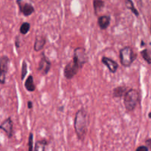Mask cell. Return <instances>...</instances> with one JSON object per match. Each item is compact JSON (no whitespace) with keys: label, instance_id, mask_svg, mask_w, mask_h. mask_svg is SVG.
Segmentation results:
<instances>
[{"label":"cell","instance_id":"cell-1","mask_svg":"<svg viewBox=\"0 0 151 151\" xmlns=\"http://www.w3.org/2000/svg\"><path fill=\"white\" fill-rule=\"evenodd\" d=\"M88 113L83 108L76 112L74 120V128L79 140L83 141L87 134Z\"/></svg>","mask_w":151,"mask_h":151},{"label":"cell","instance_id":"cell-2","mask_svg":"<svg viewBox=\"0 0 151 151\" xmlns=\"http://www.w3.org/2000/svg\"><path fill=\"white\" fill-rule=\"evenodd\" d=\"M140 103V94L136 89H130L124 96V105L126 110L131 112Z\"/></svg>","mask_w":151,"mask_h":151},{"label":"cell","instance_id":"cell-3","mask_svg":"<svg viewBox=\"0 0 151 151\" xmlns=\"http://www.w3.org/2000/svg\"><path fill=\"white\" fill-rule=\"evenodd\" d=\"M137 58V54L134 53L131 46H125L119 51V60L123 66L129 67Z\"/></svg>","mask_w":151,"mask_h":151},{"label":"cell","instance_id":"cell-4","mask_svg":"<svg viewBox=\"0 0 151 151\" xmlns=\"http://www.w3.org/2000/svg\"><path fill=\"white\" fill-rule=\"evenodd\" d=\"M82 69V67L77 64L75 60H74L72 59V61L69 62V63L66 65L65 68H64V77H65L67 80L72 79V78L78 73L80 69Z\"/></svg>","mask_w":151,"mask_h":151},{"label":"cell","instance_id":"cell-5","mask_svg":"<svg viewBox=\"0 0 151 151\" xmlns=\"http://www.w3.org/2000/svg\"><path fill=\"white\" fill-rule=\"evenodd\" d=\"M10 62V58L6 55H3L0 58V84L5 83Z\"/></svg>","mask_w":151,"mask_h":151},{"label":"cell","instance_id":"cell-6","mask_svg":"<svg viewBox=\"0 0 151 151\" xmlns=\"http://www.w3.org/2000/svg\"><path fill=\"white\" fill-rule=\"evenodd\" d=\"M73 60H75L77 64L83 68V66L87 63L88 60H89L86 50L83 47H77L76 49H74Z\"/></svg>","mask_w":151,"mask_h":151},{"label":"cell","instance_id":"cell-7","mask_svg":"<svg viewBox=\"0 0 151 151\" xmlns=\"http://www.w3.org/2000/svg\"><path fill=\"white\" fill-rule=\"evenodd\" d=\"M51 62L49 60L48 58L45 55L44 52H43L42 55H41V58L39 61V64H38V71L42 75L45 76L48 74L50 69H51Z\"/></svg>","mask_w":151,"mask_h":151},{"label":"cell","instance_id":"cell-8","mask_svg":"<svg viewBox=\"0 0 151 151\" xmlns=\"http://www.w3.org/2000/svg\"><path fill=\"white\" fill-rule=\"evenodd\" d=\"M0 129L7 134L8 139H11L13 136V122L11 117H7L0 124Z\"/></svg>","mask_w":151,"mask_h":151},{"label":"cell","instance_id":"cell-9","mask_svg":"<svg viewBox=\"0 0 151 151\" xmlns=\"http://www.w3.org/2000/svg\"><path fill=\"white\" fill-rule=\"evenodd\" d=\"M16 4L19 6L20 12L24 16H30L35 12V8L33 5L28 2H24L23 1H16Z\"/></svg>","mask_w":151,"mask_h":151},{"label":"cell","instance_id":"cell-10","mask_svg":"<svg viewBox=\"0 0 151 151\" xmlns=\"http://www.w3.org/2000/svg\"><path fill=\"white\" fill-rule=\"evenodd\" d=\"M101 61L108 68V70L110 71V72L113 73V74L117 72L119 65L115 60H112V59L109 58L108 57H103Z\"/></svg>","mask_w":151,"mask_h":151},{"label":"cell","instance_id":"cell-11","mask_svg":"<svg viewBox=\"0 0 151 151\" xmlns=\"http://www.w3.org/2000/svg\"><path fill=\"white\" fill-rule=\"evenodd\" d=\"M111 23V17L109 15H103L99 16L97 19L98 26L101 30H106Z\"/></svg>","mask_w":151,"mask_h":151},{"label":"cell","instance_id":"cell-12","mask_svg":"<svg viewBox=\"0 0 151 151\" xmlns=\"http://www.w3.org/2000/svg\"><path fill=\"white\" fill-rule=\"evenodd\" d=\"M46 43V39L43 36H37L36 37L33 48L36 52L41 51Z\"/></svg>","mask_w":151,"mask_h":151},{"label":"cell","instance_id":"cell-13","mask_svg":"<svg viewBox=\"0 0 151 151\" xmlns=\"http://www.w3.org/2000/svg\"><path fill=\"white\" fill-rule=\"evenodd\" d=\"M128 91V88L124 86H119L115 87L112 91V95L113 97L115 98H121L126 94V92Z\"/></svg>","mask_w":151,"mask_h":151},{"label":"cell","instance_id":"cell-14","mask_svg":"<svg viewBox=\"0 0 151 151\" xmlns=\"http://www.w3.org/2000/svg\"><path fill=\"white\" fill-rule=\"evenodd\" d=\"M24 87L30 92H33L36 90V85L34 84V80L32 75H29L24 83Z\"/></svg>","mask_w":151,"mask_h":151},{"label":"cell","instance_id":"cell-15","mask_svg":"<svg viewBox=\"0 0 151 151\" xmlns=\"http://www.w3.org/2000/svg\"><path fill=\"white\" fill-rule=\"evenodd\" d=\"M105 2L102 0H94L93 1V7L95 10V13L96 15H97L98 13L100 12L104 7H105Z\"/></svg>","mask_w":151,"mask_h":151},{"label":"cell","instance_id":"cell-16","mask_svg":"<svg viewBox=\"0 0 151 151\" xmlns=\"http://www.w3.org/2000/svg\"><path fill=\"white\" fill-rule=\"evenodd\" d=\"M47 144H48V142L46 141V139L38 140L35 144V148L33 151H45Z\"/></svg>","mask_w":151,"mask_h":151},{"label":"cell","instance_id":"cell-17","mask_svg":"<svg viewBox=\"0 0 151 151\" xmlns=\"http://www.w3.org/2000/svg\"><path fill=\"white\" fill-rule=\"evenodd\" d=\"M125 4H126V7H127L128 9L131 10V12L134 14V15H136V16H139V13L137 9L134 6V3L133 1L131 0H126L125 1Z\"/></svg>","mask_w":151,"mask_h":151},{"label":"cell","instance_id":"cell-18","mask_svg":"<svg viewBox=\"0 0 151 151\" xmlns=\"http://www.w3.org/2000/svg\"><path fill=\"white\" fill-rule=\"evenodd\" d=\"M30 30V24L29 22H23L20 27V33L23 36L27 35Z\"/></svg>","mask_w":151,"mask_h":151},{"label":"cell","instance_id":"cell-19","mask_svg":"<svg viewBox=\"0 0 151 151\" xmlns=\"http://www.w3.org/2000/svg\"><path fill=\"white\" fill-rule=\"evenodd\" d=\"M140 53H141V55L143 58V59H144L148 64H151V56L150 55L148 50H147V49H144L142 51H141Z\"/></svg>","mask_w":151,"mask_h":151},{"label":"cell","instance_id":"cell-20","mask_svg":"<svg viewBox=\"0 0 151 151\" xmlns=\"http://www.w3.org/2000/svg\"><path fill=\"white\" fill-rule=\"evenodd\" d=\"M28 74V64L25 60H23L22 66H21V81L25 78L26 75Z\"/></svg>","mask_w":151,"mask_h":151},{"label":"cell","instance_id":"cell-21","mask_svg":"<svg viewBox=\"0 0 151 151\" xmlns=\"http://www.w3.org/2000/svg\"><path fill=\"white\" fill-rule=\"evenodd\" d=\"M34 150L33 147V134L32 132L30 133L29 138H28V151Z\"/></svg>","mask_w":151,"mask_h":151},{"label":"cell","instance_id":"cell-22","mask_svg":"<svg viewBox=\"0 0 151 151\" xmlns=\"http://www.w3.org/2000/svg\"><path fill=\"white\" fill-rule=\"evenodd\" d=\"M135 151H149L148 147L144 146V145H142V146H139L136 148V150Z\"/></svg>","mask_w":151,"mask_h":151},{"label":"cell","instance_id":"cell-23","mask_svg":"<svg viewBox=\"0 0 151 151\" xmlns=\"http://www.w3.org/2000/svg\"><path fill=\"white\" fill-rule=\"evenodd\" d=\"M145 144H146V146L148 147V150L150 151H151V138L150 139H147L146 141H145Z\"/></svg>","mask_w":151,"mask_h":151},{"label":"cell","instance_id":"cell-24","mask_svg":"<svg viewBox=\"0 0 151 151\" xmlns=\"http://www.w3.org/2000/svg\"><path fill=\"white\" fill-rule=\"evenodd\" d=\"M19 42H20V41H19V36H16V37H15V46L17 49L20 47Z\"/></svg>","mask_w":151,"mask_h":151},{"label":"cell","instance_id":"cell-25","mask_svg":"<svg viewBox=\"0 0 151 151\" xmlns=\"http://www.w3.org/2000/svg\"><path fill=\"white\" fill-rule=\"evenodd\" d=\"M33 102L29 100V101L28 102V108H29V109H32V108H33Z\"/></svg>","mask_w":151,"mask_h":151},{"label":"cell","instance_id":"cell-26","mask_svg":"<svg viewBox=\"0 0 151 151\" xmlns=\"http://www.w3.org/2000/svg\"><path fill=\"white\" fill-rule=\"evenodd\" d=\"M148 117H149L150 119H151V112L149 113V114H148Z\"/></svg>","mask_w":151,"mask_h":151},{"label":"cell","instance_id":"cell-27","mask_svg":"<svg viewBox=\"0 0 151 151\" xmlns=\"http://www.w3.org/2000/svg\"><path fill=\"white\" fill-rule=\"evenodd\" d=\"M143 45H144V43L143 41H142V46H143Z\"/></svg>","mask_w":151,"mask_h":151},{"label":"cell","instance_id":"cell-28","mask_svg":"<svg viewBox=\"0 0 151 151\" xmlns=\"http://www.w3.org/2000/svg\"><path fill=\"white\" fill-rule=\"evenodd\" d=\"M150 32H151V24H150Z\"/></svg>","mask_w":151,"mask_h":151}]
</instances>
